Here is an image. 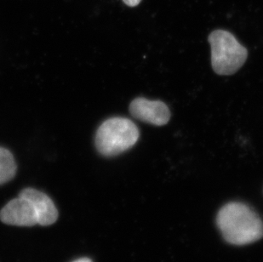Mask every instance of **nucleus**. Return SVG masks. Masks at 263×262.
Masks as SVG:
<instances>
[{"mask_svg": "<svg viewBox=\"0 0 263 262\" xmlns=\"http://www.w3.org/2000/svg\"><path fill=\"white\" fill-rule=\"evenodd\" d=\"M17 165L13 154L0 146V185L7 183L15 177Z\"/></svg>", "mask_w": 263, "mask_h": 262, "instance_id": "nucleus-7", "label": "nucleus"}, {"mask_svg": "<svg viewBox=\"0 0 263 262\" xmlns=\"http://www.w3.org/2000/svg\"><path fill=\"white\" fill-rule=\"evenodd\" d=\"M0 220L7 225L33 227L37 219L32 203L27 198L19 196L10 201L0 211Z\"/></svg>", "mask_w": 263, "mask_h": 262, "instance_id": "nucleus-5", "label": "nucleus"}, {"mask_svg": "<svg viewBox=\"0 0 263 262\" xmlns=\"http://www.w3.org/2000/svg\"><path fill=\"white\" fill-rule=\"evenodd\" d=\"M139 136V129L130 119L115 117L97 129L95 146L102 156H118L134 146Z\"/></svg>", "mask_w": 263, "mask_h": 262, "instance_id": "nucleus-2", "label": "nucleus"}, {"mask_svg": "<svg viewBox=\"0 0 263 262\" xmlns=\"http://www.w3.org/2000/svg\"><path fill=\"white\" fill-rule=\"evenodd\" d=\"M19 196L27 198L32 203L37 215V224L41 226H50L57 221L58 210L55 203L45 193L36 190L34 188H25Z\"/></svg>", "mask_w": 263, "mask_h": 262, "instance_id": "nucleus-6", "label": "nucleus"}, {"mask_svg": "<svg viewBox=\"0 0 263 262\" xmlns=\"http://www.w3.org/2000/svg\"><path fill=\"white\" fill-rule=\"evenodd\" d=\"M129 113L135 119L155 126H163L170 121L171 111L165 103L138 97L129 105Z\"/></svg>", "mask_w": 263, "mask_h": 262, "instance_id": "nucleus-4", "label": "nucleus"}, {"mask_svg": "<svg viewBox=\"0 0 263 262\" xmlns=\"http://www.w3.org/2000/svg\"><path fill=\"white\" fill-rule=\"evenodd\" d=\"M72 262H92V260L89 258H80V259H78V260Z\"/></svg>", "mask_w": 263, "mask_h": 262, "instance_id": "nucleus-9", "label": "nucleus"}, {"mask_svg": "<svg viewBox=\"0 0 263 262\" xmlns=\"http://www.w3.org/2000/svg\"><path fill=\"white\" fill-rule=\"evenodd\" d=\"M211 47V65L218 75H232L245 64L248 51L231 32L216 30L209 36Z\"/></svg>", "mask_w": 263, "mask_h": 262, "instance_id": "nucleus-3", "label": "nucleus"}, {"mask_svg": "<svg viewBox=\"0 0 263 262\" xmlns=\"http://www.w3.org/2000/svg\"><path fill=\"white\" fill-rule=\"evenodd\" d=\"M141 1H142V0H123V2H124L125 5L129 6V7L137 6V5H139L140 3H141Z\"/></svg>", "mask_w": 263, "mask_h": 262, "instance_id": "nucleus-8", "label": "nucleus"}, {"mask_svg": "<svg viewBox=\"0 0 263 262\" xmlns=\"http://www.w3.org/2000/svg\"><path fill=\"white\" fill-rule=\"evenodd\" d=\"M216 224L231 245H246L263 237V222L255 210L243 203L231 202L219 210Z\"/></svg>", "mask_w": 263, "mask_h": 262, "instance_id": "nucleus-1", "label": "nucleus"}]
</instances>
